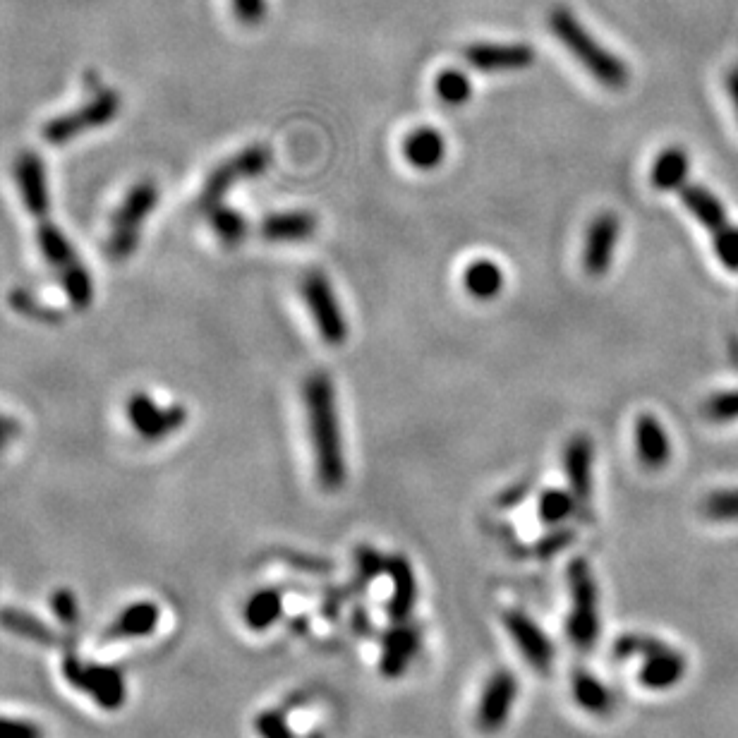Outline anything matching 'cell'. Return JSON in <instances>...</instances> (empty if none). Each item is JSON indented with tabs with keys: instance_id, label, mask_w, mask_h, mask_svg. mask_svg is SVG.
<instances>
[{
	"instance_id": "e575fe53",
	"label": "cell",
	"mask_w": 738,
	"mask_h": 738,
	"mask_svg": "<svg viewBox=\"0 0 738 738\" xmlns=\"http://www.w3.org/2000/svg\"><path fill=\"white\" fill-rule=\"evenodd\" d=\"M715 235V252L729 271H738V228L724 226Z\"/></svg>"
},
{
	"instance_id": "5b68a950",
	"label": "cell",
	"mask_w": 738,
	"mask_h": 738,
	"mask_svg": "<svg viewBox=\"0 0 738 738\" xmlns=\"http://www.w3.org/2000/svg\"><path fill=\"white\" fill-rule=\"evenodd\" d=\"M568 592H571V612L566 631L578 650H590L600 638V592L590 564L585 559H573L568 564Z\"/></svg>"
},
{
	"instance_id": "5bb4252c",
	"label": "cell",
	"mask_w": 738,
	"mask_h": 738,
	"mask_svg": "<svg viewBox=\"0 0 738 738\" xmlns=\"http://www.w3.org/2000/svg\"><path fill=\"white\" fill-rule=\"evenodd\" d=\"M161 623V607L151 600L130 602L113 616L108 628L101 633V643H130L144 640L156 633Z\"/></svg>"
},
{
	"instance_id": "4fadbf2b",
	"label": "cell",
	"mask_w": 738,
	"mask_h": 738,
	"mask_svg": "<svg viewBox=\"0 0 738 738\" xmlns=\"http://www.w3.org/2000/svg\"><path fill=\"white\" fill-rule=\"evenodd\" d=\"M422 647V631L417 623L398 621L389 633L381 638V659L379 667L381 674L386 679H398L405 671L410 669V664L415 662V657L420 655Z\"/></svg>"
},
{
	"instance_id": "7402d4cb",
	"label": "cell",
	"mask_w": 738,
	"mask_h": 738,
	"mask_svg": "<svg viewBox=\"0 0 738 738\" xmlns=\"http://www.w3.org/2000/svg\"><path fill=\"white\" fill-rule=\"evenodd\" d=\"M386 573L391 576V602H389V616L393 621H405L413 614L417 602V583L415 571L405 556H391L386 564Z\"/></svg>"
},
{
	"instance_id": "9c48e42d",
	"label": "cell",
	"mask_w": 738,
	"mask_h": 738,
	"mask_svg": "<svg viewBox=\"0 0 738 738\" xmlns=\"http://www.w3.org/2000/svg\"><path fill=\"white\" fill-rule=\"evenodd\" d=\"M302 298H305L307 310H310L314 324H317L319 336L329 346H341L348 338V322L343 314L334 286L322 271H310L302 278Z\"/></svg>"
},
{
	"instance_id": "ffe728a7",
	"label": "cell",
	"mask_w": 738,
	"mask_h": 738,
	"mask_svg": "<svg viewBox=\"0 0 738 738\" xmlns=\"http://www.w3.org/2000/svg\"><path fill=\"white\" fill-rule=\"evenodd\" d=\"M317 226V216L310 211H281L266 216L259 231L269 243H302L317 233Z\"/></svg>"
},
{
	"instance_id": "e0dca14e",
	"label": "cell",
	"mask_w": 738,
	"mask_h": 738,
	"mask_svg": "<svg viewBox=\"0 0 738 738\" xmlns=\"http://www.w3.org/2000/svg\"><path fill=\"white\" fill-rule=\"evenodd\" d=\"M686 667H688L686 657H683L679 650H674V647L664 643L659 650L652 652V655L643 657V664H640L638 671V681L643 683L645 688H650V691H669V688H674L676 683L683 681Z\"/></svg>"
},
{
	"instance_id": "d6a6232c",
	"label": "cell",
	"mask_w": 738,
	"mask_h": 738,
	"mask_svg": "<svg viewBox=\"0 0 738 738\" xmlns=\"http://www.w3.org/2000/svg\"><path fill=\"white\" fill-rule=\"evenodd\" d=\"M51 612L56 616L60 626L75 628L80 621V602L70 588H58L51 595Z\"/></svg>"
},
{
	"instance_id": "d590c367",
	"label": "cell",
	"mask_w": 738,
	"mask_h": 738,
	"mask_svg": "<svg viewBox=\"0 0 738 738\" xmlns=\"http://www.w3.org/2000/svg\"><path fill=\"white\" fill-rule=\"evenodd\" d=\"M0 738H46V734L34 719L0 715Z\"/></svg>"
},
{
	"instance_id": "8fae6325",
	"label": "cell",
	"mask_w": 738,
	"mask_h": 738,
	"mask_svg": "<svg viewBox=\"0 0 738 738\" xmlns=\"http://www.w3.org/2000/svg\"><path fill=\"white\" fill-rule=\"evenodd\" d=\"M127 420L139 437L156 441L183 429L187 413L183 405H159L149 393H135L127 401Z\"/></svg>"
},
{
	"instance_id": "4dcf8cb0",
	"label": "cell",
	"mask_w": 738,
	"mask_h": 738,
	"mask_svg": "<svg viewBox=\"0 0 738 738\" xmlns=\"http://www.w3.org/2000/svg\"><path fill=\"white\" fill-rule=\"evenodd\" d=\"M576 511V496L564 489H547L537 501V513L544 525H559Z\"/></svg>"
},
{
	"instance_id": "6da1fadb",
	"label": "cell",
	"mask_w": 738,
	"mask_h": 738,
	"mask_svg": "<svg viewBox=\"0 0 738 738\" xmlns=\"http://www.w3.org/2000/svg\"><path fill=\"white\" fill-rule=\"evenodd\" d=\"M15 185L20 192L24 209L32 214L36 228V245L41 259L51 266V271L63 286L65 295L75 307H89L94 300V281L87 264L77 257L56 221L51 219V190H48V173L44 161L36 151H20L15 159Z\"/></svg>"
},
{
	"instance_id": "52a82bcc",
	"label": "cell",
	"mask_w": 738,
	"mask_h": 738,
	"mask_svg": "<svg viewBox=\"0 0 738 738\" xmlns=\"http://www.w3.org/2000/svg\"><path fill=\"white\" fill-rule=\"evenodd\" d=\"M118 111H120V96L113 92V89L104 87L99 89V94H96L89 104H82L80 108H75V111L46 123L41 135H44L46 142L53 144V147L70 144L80 135H87V132L99 130V127L111 123V120L118 116Z\"/></svg>"
},
{
	"instance_id": "74e56055",
	"label": "cell",
	"mask_w": 738,
	"mask_h": 738,
	"mask_svg": "<svg viewBox=\"0 0 738 738\" xmlns=\"http://www.w3.org/2000/svg\"><path fill=\"white\" fill-rule=\"evenodd\" d=\"M355 564H358V573L362 580H374L379 573L386 571V564H389V561H386L377 549L360 547L358 554H355Z\"/></svg>"
},
{
	"instance_id": "277c9868",
	"label": "cell",
	"mask_w": 738,
	"mask_h": 738,
	"mask_svg": "<svg viewBox=\"0 0 738 738\" xmlns=\"http://www.w3.org/2000/svg\"><path fill=\"white\" fill-rule=\"evenodd\" d=\"M159 197V185L151 178L137 180L125 192L123 202L118 204L111 226H108L106 252L113 262H127L137 252L144 226H147L151 214H154Z\"/></svg>"
},
{
	"instance_id": "d4e9b609",
	"label": "cell",
	"mask_w": 738,
	"mask_h": 738,
	"mask_svg": "<svg viewBox=\"0 0 738 738\" xmlns=\"http://www.w3.org/2000/svg\"><path fill=\"white\" fill-rule=\"evenodd\" d=\"M0 628L36 645H56L60 640L58 633L46 621H41L36 614L24 612V609L17 607L0 609Z\"/></svg>"
},
{
	"instance_id": "7a4b0ae2",
	"label": "cell",
	"mask_w": 738,
	"mask_h": 738,
	"mask_svg": "<svg viewBox=\"0 0 738 738\" xmlns=\"http://www.w3.org/2000/svg\"><path fill=\"white\" fill-rule=\"evenodd\" d=\"M305 410L310 427L314 468L326 492H338L346 485V453H343L341 420H338L336 386L326 372H314L305 381Z\"/></svg>"
},
{
	"instance_id": "8992f818",
	"label": "cell",
	"mask_w": 738,
	"mask_h": 738,
	"mask_svg": "<svg viewBox=\"0 0 738 738\" xmlns=\"http://www.w3.org/2000/svg\"><path fill=\"white\" fill-rule=\"evenodd\" d=\"M63 679L77 693L87 695L96 707L106 712H116L127 703V679L113 664L87 662L75 652L63 657Z\"/></svg>"
},
{
	"instance_id": "1f68e13d",
	"label": "cell",
	"mask_w": 738,
	"mask_h": 738,
	"mask_svg": "<svg viewBox=\"0 0 738 738\" xmlns=\"http://www.w3.org/2000/svg\"><path fill=\"white\" fill-rule=\"evenodd\" d=\"M703 513L717 523H738V487L719 489L707 494L703 501Z\"/></svg>"
},
{
	"instance_id": "3957f363",
	"label": "cell",
	"mask_w": 738,
	"mask_h": 738,
	"mask_svg": "<svg viewBox=\"0 0 738 738\" xmlns=\"http://www.w3.org/2000/svg\"><path fill=\"white\" fill-rule=\"evenodd\" d=\"M549 27L556 39L564 44V48H568L573 58L583 65L585 70L595 77V82H600L602 87L614 89L619 92L631 80V72H628V65L616 56V53L604 48L600 41L592 36L583 24L578 22V17L573 15L571 10L566 8H556L549 15Z\"/></svg>"
},
{
	"instance_id": "f35d334b",
	"label": "cell",
	"mask_w": 738,
	"mask_h": 738,
	"mask_svg": "<svg viewBox=\"0 0 738 738\" xmlns=\"http://www.w3.org/2000/svg\"><path fill=\"white\" fill-rule=\"evenodd\" d=\"M235 17L247 27H254L266 17V0H231Z\"/></svg>"
},
{
	"instance_id": "30bf717a",
	"label": "cell",
	"mask_w": 738,
	"mask_h": 738,
	"mask_svg": "<svg viewBox=\"0 0 738 738\" xmlns=\"http://www.w3.org/2000/svg\"><path fill=\"white\" fill-rule=\"evenodd\" d=\"M518 700V679L511 669H496L482 688L477 703L475 724L482 734H499L511 719L513 705Z\"/></svg>"
},
{
	"instance_id": "ac0fdd59",
	"label": "cell",
	"mask_w": 738,
	"mask_h": 738,
	"mask_svg": "<svg viewBox=\"0 0 738 738\" xmlns=\"http://www.w3.org/2000/svg\"><path fill=\"white\" fill-rule=\"evenodd\" d=\"M635 453L647 470H662L671 461V439L655 415L643 413L635 420Z\"/></svg>"
},
{
	"instance_id": "cb8c5ba5",
	"label": "cell",
	"mask_w": 738,
	"mask_h": 738,
	"mask_svg": "<svg viewBox=\"0 0 738 738\" xmlns=\"http://www.w3.org/2000/svg\"><path fill=\"white\" fill-rule=\"evenodd\" d=\"M688 171H691L688 151L683 147H667L664 151H659L655 163H652L650 183L662 192L681 190L686 185Z\"/></svg>"
},
{
	"instance_id": "603a6c76",
	"label": "cell",
	"mask_w": 738,
	"mask_h": 738,
	"mask_svg": "<svg viewBox=\"0 0 738 738\" xmlns=\"http://www.w3.org/2000/svg\"><path fill=\"white\" fill-rule=\"evenodd\" d=\"M571 691L578 707H583L592 717H609L614 712V693L588 669H573Z\"/></svg>"
},
{
	"instance_id": "ba28073f",
	"label": "cell",
	"mask_w": 738,
	"mask_h": 738,
	"mask_svg": "<svg viewBox=\"0 0 738 738\" xmlns=\"http://www.w3.org/2000/svg\"><path fill=\"white\" fill-rule=\"evenodd\" d=\"M271 149L264 147V144H252L240 151V154L231 156L228 161H223L214 173L209 175L207 183L202 187V195H199V204L202 209H214L219 207L223 195L231 190L233 185L243 183V180H252L264 175L271 168Z\"/></svg>"
},
{
	"instance_id": "7c38bea8",
	"label": "cell",
	"mask_w": 738,
	"mask_h": 738,
	"mask_svg": "<svg viewBox=\"0 0 738 738\" xmlns=\"http://www.w3.org/2000/svg\"><path fill=\"white\" fill-rule=\"evenodd\" d=\"M501 621H504V628L508 631V635H511L513 643H516L518 652L523 655L525 662H528L532 669L547 674V671L552 669L556 657L554 643L549 640V635L544 633L528 614L518 612V609H508V612H504V616H501Z\"/></svg>"
},
{
	"instance_id": "83f0119b",
	"label": "cell",
	"mask_w": 738,
	"mask_h": 738,
	"mask_svg": "<svg viewBox=\"0 0 738 738\" xmlns=\"http://www.w3.org/2000/svg\"><path fill=\"white\" fill-rule=\"evenodd\" d=\"M283 616V595L276 588H264L254 592L250 600L245 602L243 619L245 626L254 633L269 631L274 623Z\"/></svg>"
},
{
	"instance_id": "f1b7e54d",
	"label": "cell",
	"mask_w": 738,
	"mask_h": 738,
	"mask_svg": "<svg viewBox=\"0 0 738 738\" xmlns=\"http://www.w3.org/2000/svg\"><path fill=\"white\" fill-rule=\"evenodd\" d=\"M209 223H211V231L216 233V238L221 240L223 245H238L243 243L245 235H247V219L240 211H235L231 207H219L209 209Z\"/></svg>"
},
{
	"instance_id": "836d02e7",
	"label": "cell",
	"mask_w": 738,
	"mask_h": 738,
	"mask_svg": "<svg viewBox=\"0 0 738 738\" xmlns=\"http://www.w3.org/2000/svg\"><path fill=\"white\" fill-rule=\"evenodd\" d=\"M254 731L259 738H298L281 710H264L254 719Z\"/></svg>"
},
{
	"instance_id": "484cf974",
	"label": "cell",
	"mask_w": 738,
	"mask_h": 738,
	"mask_svg": "<svg viewBox=\"0 0 738 738\" xmlns=\"http://www.w3.org/2000/svg\"><path fill=\"white\" fill-rule=\"evenodd\" d=\"M681 202L691 214L698 219L707 231H719V228L727 226V209L719 202L717 195H712L710 190L703 185H683L681 187Z\"/></svg>"
},
{
	"instance_id": "4316f807",
	"label": "cell",
	"mask_w": 738,
	"mask_h": 738,
	"mask_svg": "<svg viewBox=\"0 0 738 738\" xmlns=\"http://www.w3.org/2000/svg\"><path fill=\"white\" fill-rule=\"evenodd\" d=\"M504 271L492 259H475L465 266L463 288L475 300H494L504 288Z\"/></svg>"
},
{
	"instance_id": "f546056e",
	"label": "cell",
	"mask_w": 738,
	"mask_h": 738,
	"mask_svg": "<svg viewBox=\"0 0 738 738\" xmlns=\"http://www.w3.org/2000/svg\"><path fill=\"white\" fill-rule=\"evenodd\" d=\"M434 89H437V96L441 101H444L446 106L468 104L470 94H473V84H470V77L458 68L441 70L437 75V82H434Z\"/></svg>"
},
{
	"instance_id": "44dd1931",
	"label": "cell",
	"mask_w": 738,
	"mask_h": 738,
	"mask_svg": "<svg viewBox=\"0 0 738 738\" xmlns=\"http://www.w3.org/2000/svg\"><path fill=\"white\" fill-rule=\"evenodd\" d=\"M403 159L417 171H432L446 159V139L434 127H417L403 139Z\"/></svg>"
},
{
	"instance_id": "2e32d148",
	"label": "cell",
	"mask_w": 738,
	"mask_h": 738,
	"mask_svg": "<svg viewBox=\"0 0 738 738\" xmlns=\"http://www.w3.org/2000/svg\"><path fill=\"white\" fill-rule=\"evenodd\" d=\"M465 60L482 72L525 70L535 63V48L528 44H473L465 48Z\"/></svg>"
},
{
	"instance_id": "8d00e7d4",
	"label": "cell",
	"mask_w": 738,
	"mask_h": 738,
	"mask_svg": "<svg viewBox=\"0 0 738 738\" xmlns=\"http://www.w3.org/2000/svg\"><path fill=\"white\" fill-rule=\"evenodd\" d=\"M705 415L710 417V420H717V422L736 420V417H738V391H727V393H717V396H712L705 405Z\"/></svg>"
},
{
	"instance_id": "ab89813d",
	"label": "cell",
	"mask_w": 738,
	"mask_h": 738,
	"mask_svg": "<svg viewBox=\"0 0 738 738\" xmlns=\"http://www.w3.org/2000/svg\"><path fill=\"white\" fill-rule=\"evenodd\" d=\"M727 84H729V94H731V101H734L736 116H738V68L731 70Z\"/></svg>"
},
{
	"instance_id": "d6986e66",
	"label": "cell",
	"mask_w": 738,
	"mask_h": 738,
	"mask_svg": "<svg viewBox=\"0 0 738 738\" xmlns=\"http://www.w3.org/2000/svg\"><path fill=\"white\" fill-rule=\"evenodd\" d=\"M592 461H595V449L592 441L585 434H578L566 444L564 451V468L571 494L576 496L578 504H588L592 494Z\"/></svg>"
},
{
	"instance_id": "9a60e30c",
	"label": "cell",
	"mask_w": 738,
	"mask_h": 738,
	"mask_svg": "<svg viewBox=\"0 0 738 738\" xmlns=\"http://www.w3.org/2000/svg\"><path fill=\"white\" fill-rule=\"evenodd\" d=\"M621 235V221L612 211H604L590 223L583 247V266L590 276L600 278L614 262V250Z\"/></svg>"
}]
</instances>
